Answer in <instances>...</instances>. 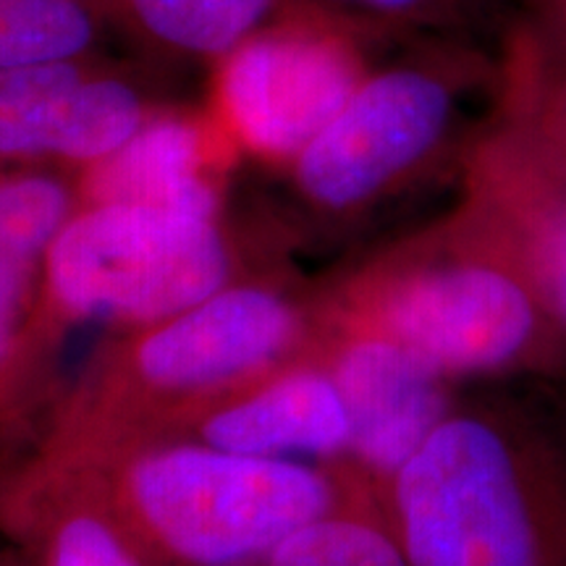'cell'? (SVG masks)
<instances>
[{
    "instance_id": "1",
    "label": "cell",
    "mask_w": 566,
    "mask_h": 566,
    "mask_svg": "<svg viewBox=\"0 0 566 566\" xmlns=\"http://www.w3.org/2000/svg\"><path fill=\"white\" fill-rule=\"evenodd\" d=\"M412 566H566V454L520 412H451L391 478Z\"/></svg>"
},
{
    "instance_id": "2",
    "label": "cell",
    "mask_w": 566,
    "mask_h": 566,
    "mask_svg": "<svg viewBox=\"0 0 566 566\" xmlns=\"http://www.w3.org/2000/svg\"><path fill=\"white\" fill-rule=\"evenodd\" d=\"M501 90L499 45L488 51L485 42L462 38L407 40L399 55L378 59L292 160L296 189L328 216L370 210L462 142L472 105L499 103Z\"/></svg>"
},
{
    "instance_id": "3",
    "label": "cell",
    "mask_w": 566,
    "mask_h": 566,
    "mask_svg": "<svg viewBox=\"0 0 566 566\" xmlns=\"http://www.w3.org/2000/svg\"><path fill=\"white\" fill-rule=\"evenodd\" d=\"M373 328L420 354L446 378L551 373L566 342L491 218L462 208L415 260L391 271Z\"/></svg>"
},
{
    "instance_id": "4",
    "label": "cell",
    "mask_w": 566,
    "mask_h": 566,
    "mask_svg": "<svg viewBox=\"0 0 566 566\" xmlns=\"http://www.w3.org/2000/svg\"><path fill=\"white\" fill-rule=\"evenodd\" d=\"M147 543L174 566H260L286 535L336 512L334 485L296 459L216 446L150 451L129 472Z\"/></svg>"
},
{
    "instance_id": "5",
    "label": "cell",
    "mask_w": 566,
    "mask_h": 566,
    "mask_svg": "<svg viewBox=\"0 0 566 566\" xmlns=\"http://www.w3.org/2000/svg\"><path fill=\"white\" fill-rule=\"evenodd\" d=\"M229 250L218 216L90 202L48 250L51 292L82 317L168 321L223 289Z\"/></svg>"
},
{
    "instance_id": "6",
    "label": "cell",
    "mask_w": 566,
    "mask_h": 566,
    "mask_svg": "<svg viewBox=\"0 0 566 566\" xmlns=\"http://www.w3.org/2000/svg\"><path fill=\"white\" fill-rule=\"evenodd\" d=\"M394 45L342 13L292 0L216 63L221 122L244 150L294 160Z\"/></svg>"
},
{
    "instance_id": "7",
    "label": "cell",
    "mask_w": 566,
    "mask_h": 566,
    "mask_svg": "<svg viewBox=\"0 0 566 566\" xmlns=\"http://www.w3.org/2000/svg\"><path fill=\"white\" fill-rule=\"evenodd\" d=\"M464 174V195L491 218L566 342V147L501 90Z\"/></svg>"
},
{
    "instance_id": "8",
    "label": "cell",
    "mask_w": 566,
    "mask_h": 566,
    "mask_svg": "<svg viewBox=\"0 0 566 566\" xmlns=\"http://www.w3.org/2000/svg\"><path fill=\"white\" fill-rule=\"evenodd\" d=\"M294 334L296 315L279 294L218 289L145 336L137 370L163 391H205L265 367Z\"/></svg>"
},
{
    "instance_id": "9",
    "label": "cell",
    "mask_w": 566,
    "mask_h": 566,
    "mask_svg": "<svg viewBox=\"0 0 566 566\" xmlns=\"http://www.w3.org/2000/svg\"><path fill=\"white\" fill-rule=\"evenodd\" d=\"M334 378L349 412V451L391 480L451 415L446 375L384 331L352 338Z\"/></svg>"
},
{
    "instance_id": "10",
    "label": "cell",
    "mask_w": 566,
    "mask_h": 566,
    "mask_svg": "<svg viewBox=\"0 0 566 566\" xmlns=\"http://www.w3.org/2000/svg\"><path fill=\"white\" fill-rule=\"evenodd\" d=\"M202 436L216 449L300 462L349 451L352 430L334 373L300 370L218 409Z\"/></svg>"
},
{
    "instance_id": "11",
    "label": "cell",
    "mask_w": 566,
    "mask_h": 566,
    "mask_svg": "<svg viewBox=\"0 0 566 566\" xmlns=\"http://www.w3.org/2000/svg\"><path fill=\"white\" fill-rule=\"evenodd\" d=\"M90 202L218 216L221 200L210 179V134L202 122L179 113L153 116L118 153L92 166Z\"/></svg>"
},
{
    "instance_id": "12",
    "label": "cell",
    "mask_w": 566,
    "mask_h": 566,
    "mask_svg": "<svg viewBox=\"0 0 566 566\" xmlns=\"http://www.w3.org/2000/svg\"><path fill=\"white\" fill-rule=\"evenodd\" d=\"M292 0H103L142 48L181 61H223Z\"/></svg>"
},
{
    "instance_id": "13",
    "label": "cell",
    "mask_w": 566,
    "mask_h": 566,
    "mask_svg": "<svg viewBox=\"0 0 566 566\" xmlns=\"http://www.w3.org/2000/svg\"><path fill=\"white\" fill-rule=\"evenodd\" d=\"M87 71L84 61L0 69V158H59Z\"/></svg>"
},
{
    "instance_id": "14",
    "label": "cell",
    "mask_w": 566,
    "mask_h": 566,
    "mask_svg": "<svg viewBox=\"0 0 566 566\" xmlns=\"http://www.w3.org/2000/svg\"><path fill=\"white\" fill-rule=\"evenodd\" d=\"M391 42L420 38L504 40L522 0H307Z\"/></svg>"
},
{
    "instance_id": "15",
    "label": "cell",
    "mask_w": 566,
    "mask_h": 566,
    "mask_svg": "<svg viewBox=\"0 0 566 566\" xmlns=\"http://www.w3.org/2000/svg\"><path fill=\"white\" fill-rule=\"evenodd\" d=\"M105 21L103 0H0V69L84 61Z\"/></svg>"
},
{
    "instance_id": "16",
    "label": "cell",
    "mask_w": 566,
    "mask_h": 566,
    "mask_svg": "<svg viewBox=\"0 0 566 566\" xmlns=\"http://www.w3.org/2000/svg\"><path fill=\"white\" fill-rule=\"evenodd\" d=\"M147 101L137 84L118 74L87 71L76 92L59 158L84 166H97L118 153L150 122Z\"/></svg>"
},
{
    "instance_id": "17",
    "label": "cell",
    "mask_w": 566,
    "mask_h": 566,
    "mask_svg": "<svg viewBox=\"0 0 566 566\" xmlns=\"http://www.w3.org/2000/svg\"><path fill=\"white\" fill-rule=\"evenodd\" d=\"M260 566H412L391 527L331 512L286 535Z\"/></svg>"
},
{
    "instance_id": "18",
    "label": "cell",
    "mask_w": 566,
    "mask_h": 566,
    "mask_svg": "<svg viewBox=\"0 0 566 566\" xmlns=\"http://www.w3.org/2000/svg\"><path fill=\"white\" fill-rule=\"evenodd\" d=\"M71 218V197L51 176L0 181V242L40 258Z\"/></svg>"
},
{
    "instance_id": "19",
    "label": "cell",
    "mask_w": 566,
    "mask_h": 566,
    "mask_svg": "<svg viewBox=\"0 0 566 566\" xmlns=\"http://www.w3.org/2000/svg\"><path fill=\"white\" fill-rule=\"evenodd\" d=\"M504 92L566 147V66L543 59L512 24L499 42Z\"/></svg>"
},
{
    "instance_id": "20",
    "label": "cell",
    "mask_w": 566,
    "mask_h": 566,
    "mask_svg": "<svg viewBox=\"0 0 566 566\" xmlns=\"http://www.w3.org/2000/svg\"><path fill=\"white\" fill-rule=\"evenodd\" d=\"M45 566H145L137 551L111 522L95 514H71L48 543Z\"/></svg>"
},
{
    "instance_id": "21",
    "label": "cell",
    "mask_w": 566,
    "mask_h": 566,
    "mask_svg": "<svg viewBox=\"0 0 566 566\" xmlns=\"http://www.w3.org/2000/svg\"><path fill=\"white\" fill-rule=\"evenodd\" d=\"M512 24L543 59L566 66V0H522Z\"/></svg>"
},
{
    "instance_id": "22",
    "label": "cell",
    "mask_w": 566,
    "mask_h": 566,
    "mask_svg": "<svg viewBox=\"0 0 566 566\" xmlns=\"http://www.w3.org/2000/svg\"><path fill=\"white\" fill-rule=\"evenodd\" d=\"M34 260L38 258L0 242V363L11 352L13 336H17L21 304H24Z\"/></svg>"
}]
</instances>
